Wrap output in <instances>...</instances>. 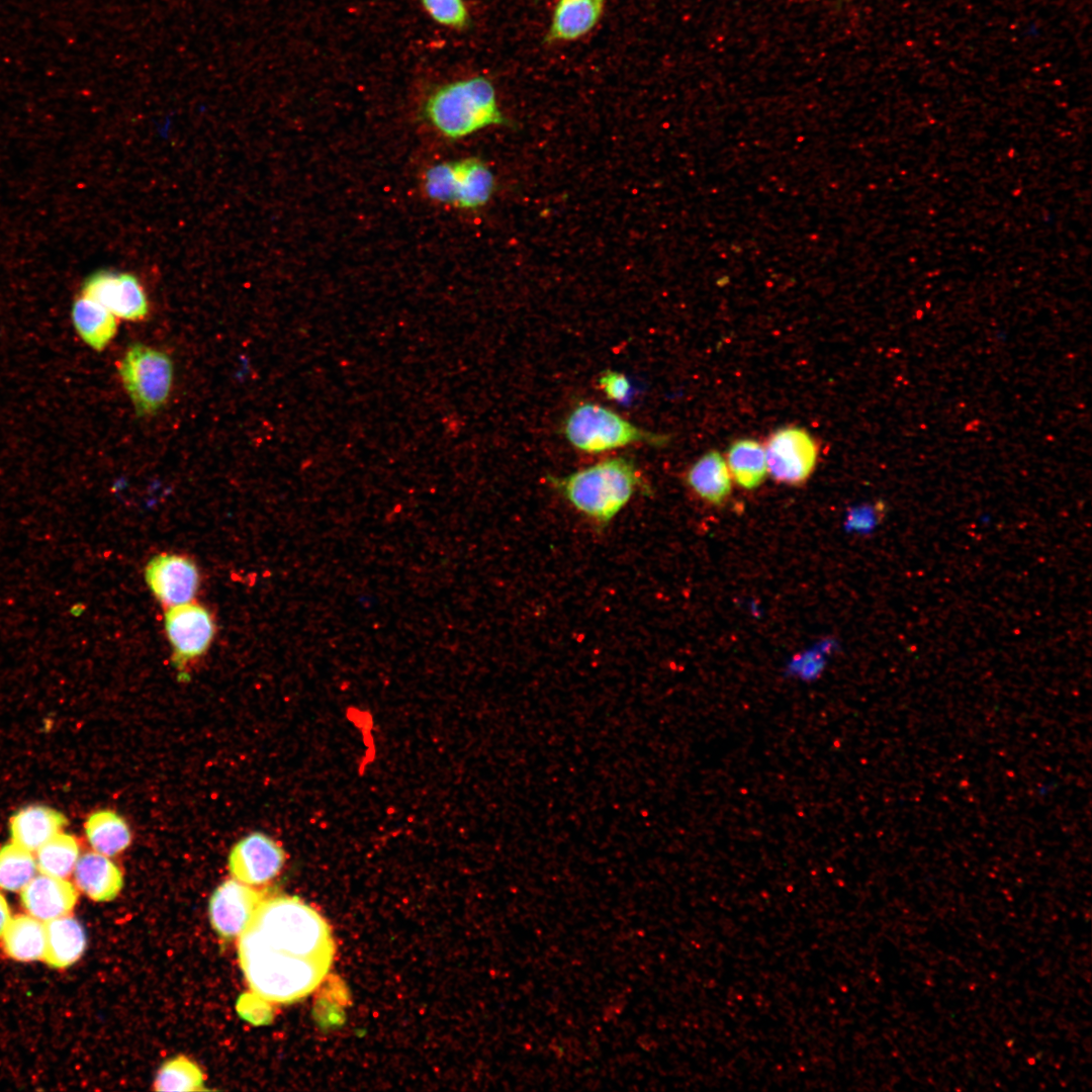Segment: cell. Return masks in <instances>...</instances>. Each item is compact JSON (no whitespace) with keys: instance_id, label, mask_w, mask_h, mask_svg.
<instances>
[{"instance_id":"cell-1","label":"cell","mask_w":1092,"mask_h":1092,"mask_svg":"<svg viewBox=\"0 0 1092 1092\" xmlns=\"http://www.w3.org/2000/svg\"><path fill=\"white\" fill-rule=\"evenodd\" d=\"M239 963L253 995L293 1003L330 970L335 944L326 920L297 897L263 899L238 937Z\"/></svg>"},{"instance_id":"cell-2","label":"cell","mask_w":1092,"mask_h":1092,"mask_svg":"<svg viewBox=\"0 0 1092 1092\" xmlns=\"http://www.w3.org/2000/svg\"><path fill=\"white\" fill-rule=\"evenodd\" d=\"M549 481L599 529L608 526L637 491H648L639 469L625 457L608 458L565 476H550Z\"/></svg>"},{"instance_id":"cell-3","label":"cell","mask_w":1092,"mask_h":1092,"mask_svg":"<svg viewBox=\"0 0 1092 1092\" xmlns=\"http://www.w3.org/2000/svg\"><path fill=\"white\" fill-rule=\"evenodd\" d=\"M423 113L435 129L453 140L505 122L494 86L484 76L438 86L426 98Z\"/></svg>"},{"instance_id":"cell-4","label":"cell","mask_w":1092,"mask_h":1092,"mask_svg":"<svg viewBox=\"0 0 1092 1092\" xmlns=\"http://www.w3.org/2000/svg\"><path fill=\"white\" fill-rule=\"evenodd\" d=\"M563 433L574 448L590 454L637 443L663 445L667 439L645 431L614 411L594 402L577 404L564 421Z\"/></svg>"},{"instance_id":"cell-5","label":"cell","mask_w":1092,"mask_h":1092,"mask_svg":"<svg viewBox=\"0 0 1092 1092\" xmlns=\"http://www.w3.org/2000/svg\"><path fill=\"white\" fill-rule=\"evenodd\" d=\"M424 190L434 201L462 209H476L490 199L494 189L491 170L482 161L467 158L430 167Z\"/></svg>"},{"instance_id":"cell-6","label":"cell","mask_w":1092,"mask_h":1092,"mask_svg":"<svg viewBox=\"0 0 1092 1092\" xmlns=\"http://www.w3.org/2000/svg\"><path fill=\"white\" fill-rule=\"evenodd\" d=\"M118 371L139 414H153L168 399L173 381V365L164 352L143 344L131 345L122 358Z\"/></svg>"},{"instance_id":"cell-7","label":"cell","mask_w":1092,"mask_h":1092,"mask_svg":"<svg viewBox=\"0 0 1092 1092\" xmlns=\"http://www.w3.org/2000/svg\"><path fill=\"white\" fill-rule=\"evenodd\" d=\"M165 630L173 650V662L183 669L208 650L215 625L210 612L191 601L168 609Z\"/></svg>"},{"instance_id":"cell-8","label":"cell","mask_w":1092,"mask_h":1092,"mask_svg":"<svg viewBox=\"0 0 1092 1092\" xmlns=\"http://www.w3.org/2000/svg\"><path fill=\"white\" fill-rule=\"evenodd\" d=\"M767 472L779 482L803 483L813 472L818 446L804 429L788 427L776 431L764 448Z\"/></svg>"},{"instance_id":"cell-9","label":"cell","mask_w":1092,"mask_h":1092,"mask_svg":"<svg viewBox=\"0 0 1092 1092\" xmlns=\"http://www.w3.org/2000/svg\"><path fill=\"white\" fill-rule=\"evenodd\" d=\"M263 899V894L250 885L234 878L224 881L209 900L212 929L225 941L238 938Z\"/></svg>"},{"instance_id":"cell-10","label":"cell","mask_w":1092,"mask_h":1092,"mask_svg":"<svg viewBox=\"0 0 1092 1092\" xmlns=\"http://www.w3.org/2000/svg\"><path fill=\"white\" fill-rule=\"evenodd\" d=\"M146 581L165 607L191 602L199 586V572L186 556L163 553L153 557L145 570Z\"/></svg>"},{"instance_id":"cell-11","label":"cell","mask_w":1092,"mask_h":1092,"mask_svg":"<svg viewBox=\"0 0 1092 1092\" xmlns=\"http://www.w3.org/2000/svg\"><path fill=\"white\" fill-rule=\"evenodd\" d=\"M232 877L250 886L273 880L282 870L285 852L269 836L254 832L237 842L229 855Z\"/></svg>"},{"instance_id":"cell-12","label":"cell","mask_w":1092,"mask_h":1092,"mask_svg":"<svg viewBox=\"0 0 1092 1092\" xmlns=\"http://www.w3.org/2000/svg\"><path fill=\"white\" fill-rule=\"evenodd\" d=\"M82 294L100 303L116 317L141 321L148 313L145 291L138 278L128 273L97 272L85 281Z\"/></svg>"},{"instance_id":"cell-13","label":"cell","mask_w":1092,"mask_h":1092,"mask_svg":"<svg viewBox=\"0 0 1092 1092\" xmlns=\"http://www.w3.org/2000/svg\"><path fill=\"white\" fill-rule=\"evenodd\" d=\"M20 900L29 915L47 922L69 915L77 903L78 892L65 878L40 874L20 891Z\"/></svg>"},{"instance_id":"cell-14","label":"cell","mask_w":1092,"mask_h":1092,"mask_svg":"<svg viewBox=\"0 0 1092 1092\" xmlns=\"http://www.w3.org/2000/svg\"><path fill=\"white\" fill-rule=\"evenodd\" d=\"M73 873L76 888L96 902L113 900L123 886L120 869L109 856L96 851L79 856Z\"/></svg>"},{"instance_id":"cell-15","label":"cell","mask_w":1092,"mask_h":1092,"mask_svg":"<svg viewBox=\"0 0 1092 1092\" xmlns=\"http://www.w3.org/2000/svg\"><path fill=\"white\" fill-rule=\"evenodd\" d=\"M606 0H558L545 35L548 43L576 40L600 21Z\"/></svg>"},{"instance_id":"cell-16","label":"cell","mask_w":1092,"mask_h":1092,"mask_svg":"<svg viewBox=\"0 0 1092 1092\" xmlns=\"http://www.w3.org/2000/svg\"><path fill=\"white\" fill-rule=\"evenodd\" d=\"M67 824L65 815L53 808L31 805L17 811L10 819L12 842L33 852Z\"/></svg>"},{"instance_id":"cell-17","label":"cell","mask_w":1092,"mask_h":1092,"mask_svg":"<svg viewBox=\"0 0 1092 1092\" xmlns=\"http://www.w3.org/2000/svg\"><path fill=\"white\" fill-rule=\"evenodd\" d=\"M46 950L43 961L52 968L65 969L75 964L87 945L85 929L70 915L44 922Z\"/></svg>"},{"instance_id":"cell-18","label":"cell","mask_w":1092,"mask_h":1092,"mask_svg":"<svg viewBox=\"0 0 1092 1092\" xmlns=\"http://www.w3.org/2000/svg\"><path fill=\"white\" fill-rule=\"evenodd\" d=\"M689 487L703 500L712 505L723 504L731 492V474L727 463L717 451L700 457L686 476Z\"/></svg>"},{"instance_id":"cell-19","label":"cell","mask_w":1092,"mask_h":1092,"mask_svg":"<svg viewBox=\"0 0 1092 1092\" xmlns=\"http://www.w3.org/2000/svg\"><path fill=\"white\" fill-rule=\"evenodd\" d=\"M8 957L19 962L42 960L46 950V924L31 915L11 917L1 934Z\"/></svg>"},{"instance_id":"cell-20","label":"cell","mask_w":1092,"mask_h":1092,"mask_svg":"<svg viewBox=\"0 0 1092 1092\" xmlns=\"http://www.w3.org/2000/svg\"><path fill=\"white\" fill-rule=\"evenodd\" d=\"M72 318L82 340L97 351L103 350L116 333V316L83 294L74 302Z\"/></svg>"},{"instance_id":"cell-21","label":"cell","mask_w":1092,"mask_h":1092,"mask_svg":"<svg viewBox=\"0 0 1092 1092\" xmlns=\"http://www.w3.org/2000/svg\"><path fill=\"white\" fill-rule=\"evenodd\" d=\"M85 833L94 851L106 856L119 854L131 842V833L127 823L110 810L92 813L85 822Z\"/></svg>"},{"instance_id":"cell-22","label":"cell","mask_w":1092,"mask_h":1092,"mask_svg":"<svg viewBox=\"0 0 1092 1092\" xmlns=\"http://www.w3.org/2000/svg\"><path fill=\"white\" fill-rule=\"evenodd\" d=\"M727 460L731 476L745 489L760 485L767 474L764 447L755 440L735 441L728 450Z\"/></svg>"},{"instance_id":"cell-23","label":"cell","mask_w":1092,"mask_h":1092,"mask_svg":"<svg viewBox=\"0 0 1092 1092\" xmlns=\"http://www.w3.org/2000/svg\"><path fill=\"white\" fill-rule=\"evenodd\" d=\"M79 856L80 849L76 838L60 832L36 850L37 871L66 879L74 872Z\"/></svg>"},{"instance_id":"cell-24","label":"cell","mask_w":1092,"mask_h":1092,"mask_svg":"<svg viewBox=\"0 0 1092 1092\" xmlns=\"http://www.w3.org/2000/svg\"><path fill=\"white\" fill-rule=\"evenodd\" d=\"M154 1090L163 1092L202 1091L204 1074L199 1066L184 1056L166 1061L154 1081Z\"/></svg>"},{"instance_id":"cell-25","label":"cell","mask_w":1092,"mask_h":1092,"mask_svg":"<svg viewBox=\"0 0 1092 1092\" xmlns=\"http://www.w3.org/2000/svg\"><path fill=\"white\" fill-rule=\"evenodd\" d=\"M37 872L32 852L11 842L0 847V889L21 891Z\"/></svg>"},{"instance_id":"cell-26","label":"cell","mask_w":1092,"mask_h":1092,"mask_svg":"<svg viewBox=\"0 0 1092 1092\" xmlns=\"http://www.w3.org/2000/svg\"><path fill=\"white\" fill-rule=\"evenodd\" d=\"M420 3L435 23L446 28L462 31L471 23L465 0H420Z\"/></svg>"},{"instance_id":"cell-27","label":"cell","mask_w":1092,"mask_h":1092,"mask_svg":"<svg viewBox=\"0 0 1092 1092\" xmlns=\"http://www.w3.org/2000/svg\"><path fill=\"white\" fill-rule=\"evenodd\" d=\"M599 385L608 398L620 402L626 400L631 391L629 379L617 371L604 372L599 378Z\"/></svg>"},{"instance_id":"cell-28","label":"cell","mask_w":1092,"mask_h":1092,"mask_svg":"<svg viewBox=\"0 0 1092 1092\" xmlns=\"http://www.w3.org/2000/svg\"><path fill=\"white\" fill-rule=\"evenodd\" d=\"M11 919L10 909L3 895L0 894V936Z\"/></svg>"},{"instance_id":"cell-29","label":"cell","mask_w":1092,"mask_h":1092,"mask_svg":"<svg viewBox=\"0 0 1092 1092\" xmlns=\"http://www.w3.org/2000/svg\"><path fill=\"white\" fill-rule=\"evenodd\" d=\"M82 609H83V606L74 605L70 609V614L73 615V616H79L82 613Z\"/></svg>"}]
</instances>
